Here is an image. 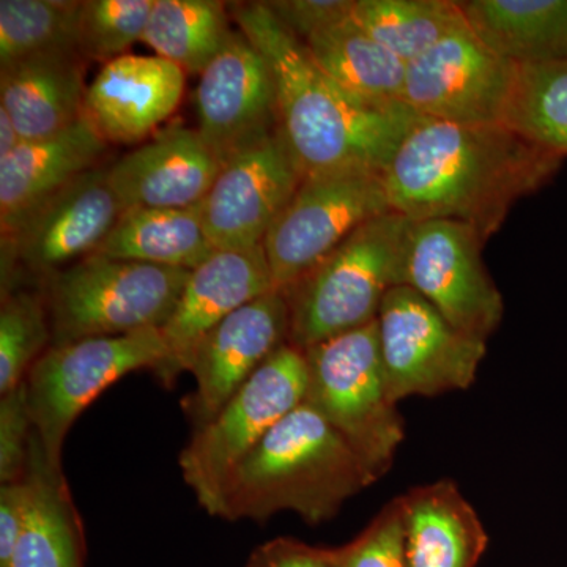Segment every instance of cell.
Instances as JSON below:
<instances>
[{
  "label": "cell",
  "mask_w": 567,
  "mask_h": 567,
  "mask_svg": "<svg viewBox=\"0 0 567 567\" xmlns=\"http://www.w3.org/2000/svg\"><path fill=\"white\" fill-rule=\"evenodd\" d=\"M377 327L388 393L395 405L410 395L466 390L487 353V341L458 331L409 286L386 295Z\"/></svg>",
  "instance_id": "30bf717a"
},
{
  "label": "cell",
  "mask_w": 567,
  "mask_h": 567,
  "mask_svg": "<svg viewBox=\"0 0 567 567\" xmlns=\"http://www.w3.org/2000/svg\"><path fill=\"white\" fill-rule=\"evenodd\" d=\"M185 71L159 55L111 59L85 92L84 115L104 140L132 144L177 110Z\"/></svg>",
  "instance_id": "d6986e66"
},
{
  "label": "cell",
  "mask_w": 567,
  "mask_h": 567,
  "mask_svg": "<svg viewBox=\"0 0 567 567\" xmlns=\"http://www.w3.org/2000/svg\"><path fill=\"white\" fill-rule=\"evenodd\" d=\"M506 125L567 158V61L522 63Z\"/></svg>",
  "instance_id": "f546056e"
},
{
  "label": "cell",
  "mask_w": 567,
  "mask_h": 567,
  "mask_svg": "<svg viewBox=\"0 0 567 567\" xmlns=\"http://www.w3.org/2000/svg\"><path fill=\"white\" fill-rule=\"evenodd\" d=\"M234 18L270 66L279 134L301 174L385 173L399 145L423 115L404 103L365 106L347 95L264 2L237 7Z\"/></svg>",
  "instance_id": "7a4b0ae2"
},
{
  "label": "cell",
  "mask_w": 567,
  "mask_h": 567,
  "mask_svg": "<svg viewBox=\"0 0 567 567\" xmlns=\"http://www.w3.org/2000/svg\"><path fill=\"white\" fill-rule=\"evenodd\" d=\"M22 137L9 115V112L0 106V159L7 158L22 144Z\"/></svg>",
  "instance_id": "74e56055"
},
{
  "label": "cell",
  "mask_w": 567,
  "mask_h": 567,
  "mask_svg": "<svg viewBox=\"0 0 567 567\" xmlns=\"http://www.w3.org/2000/svg\"><path fill=\"white\" fill-rule=\"evenodd\" d=\"M563 162L507 125L424 117L399 145L383 181L391 210L413 221L464 223L487 244L517 200L539 192Z\"/></svg>",
  "instance_id": "6da1fadb"
},
{
  "label": "cell",
  "mask_w": 567,
  "mask_h": 567,
  "mask_svg": "<svg viewBox=\"0 0 567 567\" xmlns=\"http://www.w3.org/2000/svg\"><path fill=\"white\" fill-rule=\"evenodd\" d=\"M316 65L365 106L402 103L406 63L372 39L352 14L305 41Z\"/></svg>",
  "instance_id": "cb8c5ba5"
},
{
  "label": "cell",
  "mask_w": 567,
  "mask_h": 567,
  "mask_svg": "<svg viewBox=\"0 0 567 567\" xmlns=\"http://www.w3.org/2000/svg\"><path fill=\"white\" fill-rule=\"evenodd\" d=\"M82 2L0 0L2 69L47 55H74L80 50Z\"/></svg>",
  "instance_id": "f1b7e54d"
},
{
  "label": "cell",
  "mask_w": 567,
  "mask_h": 567,
  "mask_svg": "<svg viewBox=\"0 0 567 567\" xmlns=\"http://www.w3.org/2000/svg\"><path fill=\"white\" fill-rule=\"evenodd\" d=\"M28 518L9 567H84V536L62 468L48 461L33 432Z\"/></svg>",
  "instance_id": "603a6c76"
},
{
  "label": "cell",
  "mask_w": 567,
  "mask_h": 567,
  "mask_svg": "<svg viewBox=\"0 0 567 567\" xmlns=\"http://www.w3.org/2000/svg\"><path fill=\"white\" fill-rule=\"evenodd\" d=\"M192 270L91 254L50 276L54 346L162 328Z\"/></svg>",
  "instance_id": "5b68a950"
},
{
  "label": "cell",
  "mask_w": 567,
  "mask_h": 567,
  "mask_svg": "<svg viewBox=\"0 0 567 567\" xmlns=\"http://www.w3.org/2000/svg\"><path fill=\"white\" fill-rule=\"evenodd\" d=\"M125 210L107 169L95 167L41 205L7 244L33 274L51 276L95 252Z\"/></svg>",
  "instance_id": "e0dca14e"
},
{
  "label": "cell",
  "mask_w": 567,
  "mask_h": 567,
  "mask_svg": "<svg viewBox=\"0 0 567 567\" xmlns=\"http://www.w3.org/2000/svg\"><path fill=\"white\" fill-rule=\"evenodd\" d=\"M276 289L264 245L251 249H216L185 284L173 316L162 328L167 361L158 379L173 385L188 371L194 350L205 336L241 306Z\"/></svg>",
  "instance_id": "2e32d148"
},
{
  "label": "cell",
  "mask_w": 567,
  "mask_h": 567,
  "mask_svg": "<svg viewBox=\"0 0 567 567\" xmlns=\"http://www.w3.org/2000/svg\"><path fill=\"white\" fill-rule=\"evenodd\" d=\"M404 514L406 567H476L488 535L475 507L450 480L399 496Z\"/></svg>",
  "instance_id": "44dd1931"
},
{
  "label": "cell",
  "mask_w": 567,
  "mask_h": 567,
  "mask_svg": "<svg viewBox=\"0 0 567 567\" xmlns=\"http://www.w3.org/2000/svg\"><path fill=\"white\" fill-rule=\"evenodd\" d=\"M295 39L308 41L317 32L352 14L353 0H274L264 2Z\"/></svg>",
  "instance_id": "e575fe53"
},
{
  "label": "cell",
  "mask_w": 567,
  "mask_h": 567,
  "mask_svg": "<svg viewBox=\"0 0 567 567\" xmlns=\"http://www.w3.org/2000/svg\"><path fill=\"white\" fill-rule=\"evenodd\" d=\"M461 7L476 35L511 61H567V0H470Z\"/></svg>",
  "instance_id": "484cf974"
},
{
  "label": "cell",
  "mask_w": 567,
  "mask_h": 567,
  "mask_svg": "<svg viewBox=\"0 0 567 567\" xmlns=\"http://www.w3.org/2000/svg\"><path fill=\"white\" fill-rule=\"evenodd\" d=\"M306 394V354L297 347L282 346L210 423L194 432L182 451V475L210 516L219 517L224 488L235 468L279 421L303 404Z\"/></svg>",
  "instance_id": "52a82bcc"
},
{
  "label": "cell",
  "mask_w": 567,
  "mask_h": 567,
  "mask_svg": "<svg viewBox=\"0 0 567 567\" xmlns=\"http://www.w3.org/2000/svg\"><path fill=\"white\" fill-rule=\"evenodd\" d=\"M33 421L25 382L0 395V483L24 480L33 439Z\"/></svg>",
  "instance_id": "836d02e7"
},
{
  "label": "cell",
  "mask_w": 567,
  "mask_h": 567,
  "mask_svg": "<svg viewBox=\"0 0 567 567\" xmlns=\"http://www.w3.org/2000/svg\"><path fill=\"white\" fill-rule=\"evenodd\" d=\"M215 0H155L142 41L183 71L200 74L233 37Z\"/></svg>",
  "instance_id": "4316f807"
},
{
  "label": "cell",
  "mask_w": 567,
  "mask_h": 567,
  "mask_svg": "<svg viewBox=\"0 0 567 567\" xmlns=\"http://www.w3.org/2000/svg\"><path fill=\"white\" fill-rule=\"evenodd\" d=\"M341 567H406L401 499L388 503L352 543L338 547Z\"/></svg>",
  "instance_id": "d6a6232c"
},
{
  "label": "cell",
  "mask_w": 567,
  "mask_h": 567,
  "mask_svg": "<svg viewBox=\"0 0 567 567\" xmlns=\"http://www.w3.org/2000/svg\"><path fill=\"white\" fill-rule=\"evenodd\" d=\"M289 301L282 289H274L205 336L188 369L196 388L186 398L185 410L194 432L210 423L276 350L289 344Z\"/></svg>",
  "instance_id": "5bb4252c"
},
{
  "label": "cell",
  "mask_w": 567,
  "mask_h": 567,
  "mask_svg": "<svg viewBox=\"0 0 567 567\" xmlns=\"http://www.w3.org/2000/svg\"><path fill=\"white\" fill-rule=\"evenodd\" d=\"M413 224L398 212L365 223L284 289L290 308L289 344L305 352L375 322L386 295L405 286Z\"/></svg>",
  "instance_id": "277c9868"
},
{
  "label": "cell",
  "mask_w": 567,
  "mask_h": 567,
  "mask_svg": "<svg viewBox=\"0 0 567 567\" xmlns=\"http://www.w3.org/2000/svg\"><path fill=\"white\" fill-rule=\"evenodd\" d=\"M104 151L106 140L84 115L54 136L22 142L0 159L2 240L13 237L47 200L95 169Z\"/></svg>",
  "instance_id": "ffe728a7"
},
{
  "label": "cell",
  "mask_w": 567,
  "mask_h": 567,
  "mask_svg": "<svg viewBox=\"0 0 567 567\" xmlns=\"http://www.w3.org/2000/svg\"><path fill=\"white\" fill-rule=\"evenodd\" d=\"M245 567H341L338 548L309 546L292 537H276L252 551Z\"/></svg>",
  "instance_id": "d590c367"
},
{
  "label": "cell",
  "mask_w": 567,
  "mask_h": 567,
  "mask_svg": "<svg viewBox=\"0 0 567 567\" xmlns=\"http://www.w3.org/2000/svg\"><path fill=\"white\" fill-rule=\"evenodd\" d=\"M305 175L279 130L227 159L203 200L215 249H251L292 200Z\"/></svg>",
  "instance_id": "4fadbf2b"
},
{
  "label": "cell",
  "mask_w": 567,
  "mask_h": 567,
  "mask_svg": "<svg viewBox=\"0 0 567 567\" xmlns=\"http://www.w3.org/2000/svg\"><path fill=\"white\" fill-rule=\"evenodd\" d=\"M196 111L197 132L221 164L278 130L270 66L244 33L200 73Z\"/></svg>",
  "instance_id": "9a60e30c"
},
{
  "label": "cell",
  "mask_w": 567,
  "mask_h": 567,
  "mask_svg": "<svg viewBox=\"0 0 567 567\" xmlns=\"http://www.w3.org/2000/svg\"><path fill=\"white\" fill-rule=\"evenodd\" d=\"M306 401L374 470L385 475L404 442V420L388 393L375 322L305 350Z\"/></svg>",
  "instance_id": "8992f818"
},
{
  "label": "cell",
  "mask_w": 567,
  "mask_h": 567,
  "mask_svg": "<svg viewBox=\"0 0 567 567\" xmlns=\"http://www.w3.org/2000/svg\"><path fill=\"white\" fill-rule=\"evenodd\" d=\"M155 0H89L82 2L80 50L96 59L121 58L142 40Z\"/></svg>",
  "instance_id": "1f68e13d"
},
{
  "label": "cell",
  "mask_w": 567,
  "mask_h": 567,
  "mask_svg": "<svg viewBox=\"0 0 567 567\" xmlns=\"http://www.w3.org/2000/svg\"><path fill=\"white\" fill-rule=\"evenodd\" d=\"M84 74L74 55H47L0 71V106L22 141L43 140L84 117Z\"/></svg>",
  "instance_id": "7402d4cb"
},
{
  "label": "cell",
  "mask_w": 567,
  "mask_h": 567,
  "mask_svg": "<svg viewBox=\"0 0 567 567\" xmlns=\"http://www.w3.org/2000/svg\"><path fill=\"white\" fill-rule=\"evenodd\" d=\"M167 361L159 328L52 346L32 365L25 386L33 429L48 461L62 468V447L74 421L117 380L141 369L158 374Z\"/></svg>",
  "instance_id": "ba28073f"
},
{
  "label": "cell",
  "mask_w": 567,
  "mask_h": 567,
  "mask_svg": "<svg viewBox=\"0 0 567 567\" xmlns=\"http://www.w3.org/2000/svg\"><path fill=\"white\" fill-rule=\"evenodd\" d=\"M518 69L466 22L406 65L402 103L432 121L506 125Z\"/></svg>",
  "instance_id": "8fae6325"
},
{
  "label": "cell",
  "mask_w": 567,
  "mask_h": 567,
  "mask_svg": "<svg viewBox=\"0 0 567 567\" xmlns=\"http://www.w3.org/2000/svg\"><path fill=\"white\" fill-rule=\"evenodd\" d=\"M48 339L43 301L29 292L7 293L0 309V395L25 382Z\"/></svg>",
  "instance_id": "4dcf8cb0"
},
{
  "label": "cell",
  "mask_w": 567,
  "mask_h": 567,
  "mask_svg": "<svg viewBox=\"0 0 567 567\" xmlns=\"http://www.w3.org/2000/svg\"><path fill=\"white\" fill-rule=\"evenodd\" d=\"M221 162L197 130L173 125L107 167V178L128 208H186L203 203Z\"/></svg>",
  "instance_id": "ac0fdd59"
},
{
  "label": "cell",
  "mask_w": 567,
  "mask_h": 567,
  "mask_svg": "<svg viewBox=\"0 0 567 567\" xmlns=\"http://www.w3.org/2000/svg\"><path fill=\"white\" fill-rule=\"evenodd\" d=\"M31 487L28 480L0 486V567H9L25 518H28Z\"/></svg>",
  "instance_id": "8d00e7d4"
},
{
  "label": "cell",
  "mask_w": 567,
  "mask_h": 567,
  "mask_svg": "<svg viewBox=\"0 0 567 567\" xmlns=\"http://www.w3.org/2000/svg\"><path fill=\"white\" fill-rule=\"evenodd\" d=\"M391 210L383 174L308 175L264 240L276 289H287L365 223Z\"/></svg>",
  "instance_id": "9c48e42d"
},
{
  "label": "cell",
  "mask_w": 567,
  "mask_h": 567,
  "mask_svg": "<svg viewBox=\"0 0 567 567\" xmlns=\"http://www.w3.org/2000/svg\"><path fill=\"white\" fill-rule=\"evenodd\" d=\"M486 241L450 219L413 224L405 286L424 297L462 333L487 341L505 315L502 292L483 262Z\"/></svg>",
  "instance_id": "7c38bea8"
},
{
  "label": "cell",
  "mask_w": 567,
  "mask_h": 567,
  "mask_svg": "<svg viewBox=\"0 0 567 567\" xmlns=\"http://www.w3.org/2000/svg\"><path fill=\"white\" fill-rule=\"evenodd\" d=\"M215 251L200 203L186 208H128L93 254L194 270Z\"/></svg>",
  "instance_id": "d4e9b609"
},
{
  "label": "cell",
  "mask_w": 567,
  "mask_h": 567,
  "mask_svg": "<svg viewBox=\"0 0 567 567\" xmlns=\"http://www.w3.org/2000/svg\"><path fill=\"white\" fill-rule=\"evenodd\" d=\"M377 480L344 436L303 402L235 468L219 517L262 522L292 511L309 525H319Z\"/></svg>",
  "instance_id": "3957f363"
},
{
  "label": "cell",
  "mask_w": 567,
  "mask_h": 567,
  "mask_svg": "<svg viewBox=\"0 0 567 567\" xmlns=\"http://www.w3.org/2000/svg\"><path fill=\"white\" fill-rule=\"evenodd\" d=\"M352 18L406 65L466 24L453 0H353Z\"/></svg>",
  "instance_id": "83f0119b"
}]
</instances>
